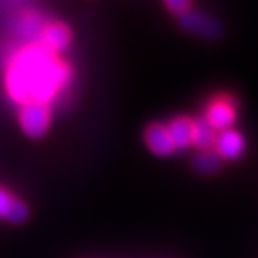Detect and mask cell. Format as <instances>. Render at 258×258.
I'll return each mask as SVG.
<instances>
[{
    "label": "cell",
    "instance_id": "4",
    "mask_svg": "<svg viewBox=\"0 0 258 258\" xmlns=\"http://www.w3.org/2000/svg\"><path fill=\"white\" fill-rule=\"evenodd\" d=\"M28 216L30 210L24 201L0 188V219L10 221L13 224H22L28 219Z\"/></svg>",
    "mask_w": 258,
    "mask_h": 258
},
{
    "label": "cell",
    "instance_id": "1",
    "mask_svg": "<svg viewBox=\"0 0 258 258\" xmlns=\"http://www.w3.org/2000/svg\"><path fill=\"white\" fill-rule=\"evenodd\" d=\"M69 80V67L54 59L41 44L25 48L11 62L7 75L8 94L17 103L48 101Z\"/></svg>",
    "mask_w": 258,
    "mask_h": 258
},
{
    "label": "cell",
    "instance_id": "12",
    "mask_svg": "<svg viewBox=\"0 0 258 258\" xmlns=\"http://www.w3.org/2000/svg\"><path fill=\"white\" fill-rule=\"evenodd\" d=\"M165 5H167L168 10H171L173 13H176L179 16H182L183 13H187L188 8L191 7V4L188 2V0H170V2H167Z\"/></svg>",
    "mask_w": 258,
    "mask_h": 258
},
{
    "label": "cell",
    "instance_id": "9",
    "mask_svg": "<svg viewBox=\"0 0 258 258\" xmlns=\"http://www.w3.org/2000/svg\"><path fill=\"white\" fill-rule=\"evenodd\" d=\"M168 133L176 150H187L193 145V120L179 117L168 126Z\"/></svg>",
    "mask_w": 258,
    "mask_h": 258
},
{
    "label": "cell",
    "instance_id": "5",
    "mask_svg": "<svg viewBox=\"0 0 258 258\" xmlns=\"http://www.w3.org/2000/svg\"><path fill=\"white\" fill-rule=\"evenodd\" d=\"M215 146L218 156L229 160H235L244 151V139L236 131L227 129V131H223L219 133V136H216Z\"/></svg>",
    "mask_w": 258,
    "mask_h": 258
},
{
    "label": "cell",
    "instance_id": "6",
    "mask_svg": "<svg viewBox=\"0 0 258 258\" xmlns=\"http://www.w3.org/2000/svg\"><path fill=\"white\" fill-rule=\"evenodd\" d=\"M145 140L146 145L150 146V150L157 156H168L176 150L170 137L168 127H165L162 124H151L146 127Z\"/></svg>",
    "mask_w": 258,
    "mask_h": 258
},
{
    "label": "cell",
    "instance_id": "2",
    "mask_svg": "<svg viewBox=\"0 0 258 258\" xmlns=\"http://www.w3.org/2000/svg\"><path fill=\"white\" fill-rule=\"evenodd\" d=\"M19 121L28 137L41 139L47 133L50 124V109L41 101L24 103L19 112Z\"/></svg>",
    "mask_w": 258,
    "mask_h": 258
},
{
    "label": "cell",
    "instance_id": "7",
    "mask_svg": "<svg viewBox=\"0 0 258 258\" xmlns=\"http://www.w3.org/2000/svg\"><path fill=\"white\" fill-rule=\"evenodd\" d=\"M39 44L48 51H62L70 44V30L64 24H48L44 28Z\"/></svg>",
    "mask_w": 258,
    "mask_h": 258
},
{
    "label": "cell",
    "instance_id": "8",
    "mask_svg": "<svg viewBox=\"0 0 258 258\" xmlns=\"http://www.w3.org/2000/svg\"><path fill=\"white\" fill-rule=\"evenodd\" d=\"M206 118L209 120L213 129H218V131L223 133V131H227L232 126V123L235 121V109L229 101L218 100L209 107Z\"/></svg>",
    "mask_w": 258,
    "mask_h": 258
},
{
    "label": "cell",
    "instance_id": "11",
    "mask_svg": "<svg viewBox=\"0 0 258 258\" xmlns=\"http://www.w3.org/2000/svg\"><path fill=\"white\" fill-rule=\"evenodd\" d=\"M193 167L201 174H213L221 170V159L215 151H199L193 159Z\"/></svg>",
    "mask_w": 258,
    "mask_h": 258
},
{
    "label": "cell",
    "instance_id": "10",
    "mask_svg": "<svg viewBox=\"0 0 258 258\" xmlns=\"http://www.w3.org/2000/svg\"><path fill=\"white\" fill-rule=\"evenodd\" d=\"M216 136L215 129L209 123L206 117H199L193 121V145L201 151L210 150V146L215 145Z\"/></svg>",
    "mask_w": 258,
    "mask_h": 258
},
{
    "label": "cell",
    "instance_id": "3",
    "mask_svg": "<svg viewBox=\"0 0 258 258\" xmlns=\"http://www.w3.org/2000/svg\"><path fill=\"white\" fill-rule=\"evenodd\" d=\"M180 27L185 30L204 36L207 39H216L221 36V27L216 21H213L212 17L201 14L198 11H187L180 16Z\"/></svg>",
    "mask_w": 258,
    "mask_h": 258
}]
</instances>
